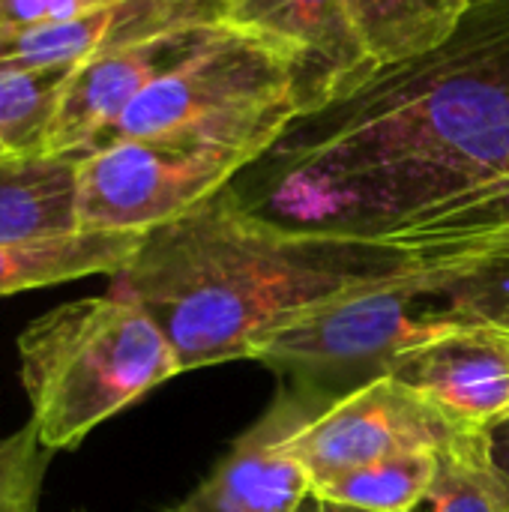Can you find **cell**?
Returning a JSON list of instances; mask_svg holds the SVG:
<instances>
[{
    "label": "cell",
    "mask_w": 509,
    "mask_h": 512,
    "mask_svg": "<svg viewBox=\"0 0 509 512\" xmlns=\"http://www.w3.org/2000/svg\"><path fill=\"white\" fill-rule=\"evenodd\" d=\"M81 231L150 234L225 189L252 159L174 141L123 138L75 153Z\"/></svg>",
    "instance_id": "8992f818"
},
{
    "label": "cell",
    "mask_w": 509,
    "mask_h": 512,
    "mask_svg": "<svg viewBox=\"0 0 509 512\" xmlns=\"http://www.w3.org/2000/svg\"><path fill=\"white\" fill-rule=\"evenodd\" d=\"M375 63L393 66L444 45L477 0H348Z\"/></svg>",
    "instance_id": "2e32d148"
},
{
    "label": "cell",
    "mask_w": 509,
    "mask_h": 512,
    "mask_svg": "<svg viewBox=\"0 0 509 512\" xmlns=\"http://www.w3.org/2000/svg\"><path fill=\"white\" fill-rule=\"evenodd\" d=\"M378 240L420 261L509 255V165L492 180L396 225Z\"/></svg>",
    "instance_id": "4fadbf2b"
},
{
    "label": "cell",
    "mask_w": 509,
    "mask_h": 512,
    "mask_svg": "<svg viewBox=\"0 0 509 512\" xmlns=\"http://www.w3.org/2000/svg\"><path fill=\"white\" fill-rule=\"evenodd\" d=\"M117 0H0V30L57 24Z\"/></svg>",
    "instance_id": "44dd1931"
},
{
    "label": "cell",
    "mask_w": 509,
    "mask_h": 512,
    "mask_svg": "<svg viewBox=\"0 0 509 512\" xmlns=\"http://www.w3.org/2000/svg\"><path fill=\"white\" fill-rule=\"evenodd\" d=\"M509 321V255L417 264L354 288L270 336L255 360L291 390L330 402L456 327Z\"/></svg>",
    "instance_id": "3957f363"
},
{
    "label": "cell",
    "mask_w": 509,
    "mask_h": 512,
    "mask_svg": "<svg viewBox=\"0 0 509 512\" xmlns=\"http://www.w3.org/2000/svg\"><path fill=\"white\" fill-rule=\"evenodd\" d=\"M144 234L69 231L0 243V297L63 285L87 276H117L138 252Z\"/></svg>",
    "instance_id": "5bb4252c"
},
{
    "label": "cell",
    "mask_w": 509,
    "mask_h": 512,
    "mask_svg": "<svg viewBox=\"0 0 509 512\" xmlns=\"http://www.w3.org/2000/svg\"><path fill=\"white\" fill-rule=\"evenodd\" d=\"M72 69L0 72V159L42 153Z\"/></svg>",
    "instance_id": "d6986e66"
},
{
    "label": "cell",
    "mask_w": 509,
    "mask_h": 512,
    "mask_svg": "<svg viewBox=\"0 0 509 512\" xmlns=\"http://www.w3.org/2000/svg\"><path fill=\"white\" fill-rule=\"evenodd\" d=\"M321 405L285 387L267 414L249 426L219 465L168 512H300L312 498V477L288 453L285 438Z\"/></svg>",
    "instance_id": "30bf717a"
},
{
    "label": "cell",
    "mask_w": 509,
    "mask_h": 512,
    "mask_svg": "<svg viewBox=\"0 0 509 512\" xmlns=\"http://www.w3.org/2000/svg\"><path fill=\"white\" fill-rule=\"evenodd\" d=\"M509 165V0L438 48L300 114L231 189L288 228L384 237Z\"/></svg>",
    "instance_id": "6da1fadb"
},
{
    "label": "cell",
    "mask_w": 509,
    "mask_h": 512,
    "mask_svg": "<svg viewBox=\"0 0 509 512\" xmlns=\"http://www.w3.org/2000/svg\"><path fill=\"white\" fill-rule=\"evenodd\" d=\"M300 512H363V510H351V507H339V504H327V501L309 498Z\"/></svg>",
    "instance_id": "603a6c76"
},
{
    "label": "cell",
    "mask_w": 509,
    "mask_h": 512,
    "mask_svg": "<svg viewBox=\"0 0 509 512\" xmlns=\"http://www.w3.org/2000/svg\"><path fill=\"white\" fill-rule=\"evenodd\" d=\"M51 456L30 423L0 435V512H42Z\"/></svg>",
    "instance_id": "ffe728a7"
},
{
    "label": "cell",
    "mask_w": 509,
    "mask_h": 512,
    "mask_svg": "<svg viewBox=\"0 0 509 512\" xmlns=\"http://www.w3.org/2000/svg\"><path fill=\"white\" fill-rule=\"evenodd\" d=\"M309 108L303 57L267 33L228 24L216 42L144 90L93 147L144 138L219 147L255 162Z\"/></svg>",
    "instance_id": "5b68a950"
},
{
    "label": "cell",
    "mask_w": 509,
    "mask_h": 512,
    "mask_svg": "<svg viewBox=\"0 0 509 512\" xmlns=\"http://www.w3.org/2000/svg\"><path fill=\"white\" fill-rule=\"evenodd\" d=\"M459 429L423 393L396 375H378L330 402H321L285 447L309 471L312 483L339 471L363 468L417 450H444Z\"/></svg>",
    "instance_id": "52a82bcc"
},
{
    "label": "cell",
    "mask_w": 509,
    "mask_h": 512,
    "mask_svg": "<svg viewBox=\"0 0 509 512\" xmlns=\"http://www.w3.org/2000/svg\"><path fill=\"white\" fill-rule=\"evenodd\" d=\"M396 375L465 432H495L509 423V321H477L399 354Z\"/></svg>",
    "instance_id": "9c48e42d"
},
{
    "label": "cell",
    "mask_w": 509,
    "mask_h": 512,
    "mask_svg": "<svg viewBox=\"0 0 509 512\" xmlns=\"http://www.w3.org/2000/svg\"><path fill=\"white\" fill-rule=\"evenodd\" d=\"M219 18L225 0H117L69 21L0 30V72L75 69L162 30Z\"/></svg>",
    "instance_id": "8fae6325"
},
{
    "label": "cell",
    "mask_w": 509,
    "mask_h": 512,
    "mask_svg": "<svg viewBox=\"0 0 509 512\" xmlns=\"http://www.w3.org/2000/svg\"><path fill=\"white\" fill-rule=\"evenodd\" d=\"M225 18L294 48L306 63L312 108H324L381 66L366 48L348 0H225Z\"/></svg>",
    "instance_id": "7c38bea8"
},
{
    "label": "cell",
    "mask_w": 509,
    "mask_h": 512,
    "mask_svg": "<svg viewBox=\"0 0 509 512\" xmlns=\"http://www.w3.org/2000/svg\"><path fill=\"white\" fill-rule=\"evenodd\" d=\"M75 153L0 159V243L78 231Z\"/></svg>",
    "instance_id": "9a60e30c"
},
{
    "label": "cell",
    "mask_w": 509,
    "mask_h": 512,
    "mask_svg": "<svg viewBox=\"0 0 509 512\" xmlns=\"http://www.w3.org/2000/svg\"><path fill=\"white\" fill-rule=\"evenodd\" d=\"M489 447H492V459H495L501 477L509 483V423L489 432Z\"/></svg>",
    "instance_id": "7402d4cb"
},
{
    "label": "cell",
    "mask_w": 509,
    "mask_h": 512,
    "mask_svg": "<svg viewBox=\"0 0 509 512\" xmlns=\"http://www.w3.org/2000/svg\"><path fill=\"white\" fill-rule=\"evenodd\" d=\"M228 24V18H219L171 27L75 66L60 90L45 153H81L93 147L144 90L216 42Z\"/></svg>",
    "instance_id": "ba28073f"
},
{
    "label": "cell",
    "mask_w": 509,
    "mask_h": 512,
    "mask_svg": "<svg viewBox=\"0 0 509 512\" xmlns=\"http://www.w3.org/2000/svg\"><path fill=\"white\" fill-rule=\"evenodd\" d=\"M441 450L390 456L312 483V498L363 512H411L435 480Z\"/></svg>",
    "instance_id": "e0dca14e"
},
{
    "label": "cell",
    "mask_w": 509,
    "mask_h": 512,
    "mask_svg": "<svg viewBox=\"0 0 509 512\" xmlns=\"http://www.w3.org/2000/svg\"><path fill=\"white\" fill-rule=\"evenodd\" d=\"M411 512H509V483L501 477L489 435L462 432L438 456V471Z\"/></svg>",
    "instance_id": "ac0fdd59"
},
{
    "label": "cell",
    "mask_w": 509,
    "mask_h": 512,
    "mask_svg": "<svg viewBox=\"0 0 509 512\" xmlns=\"http://www.w3.org/2000/svg\"><path fill=\"white\" fill-rule=\"evenodd\" d=\"M180 372L159 324L129 297L63 303L18 336V378L30 426L48 453L81 447L93 429Z\"/></svg>",
    "instance_id": "277c9868"
},
{
    "label": "cell",
    "mask_w": 509,
    "mask_h": 512,
    "mask_svg": "<svg viewBox=\"0 0 509 512\" xmlns=\"http://www.w3.org/2000/svg\"><path fill=\"white\" fill-rule=\"evenodd\" d=\"M417 264L429 261L384 240L264 219L228 183L144 234L108 291L135 300L168 336L180 372H195L255 360L303 315Z\"/></svg>",
    "instance_id": "7a4b0ae2"
}]
</instances>
